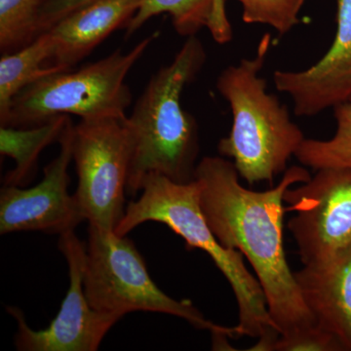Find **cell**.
Listing matches in <instances>:
<instances>
[{
	"mask_svg": "<svg viewBox=\"0 0 351 351\" xmlns=\"http://www.w3.org/2000/svg\"><path fill=\"white\" fill-rule=\"evenodd\" d=\"M97 1L99 0H46L39 15L40 34L49 31L53 25L69 14Z\"/></svg>",
	"mask_w": 351,
	"mask_h": 351,
	"instance_id": "44dd1931",
	"label": "cell"
},
{
	"mask_svg": "<svg viewBox=\"0 0 351 351\" xmlns=\"http://www.w3.org/2000/svg\"><path fill=\"white\" fill-rule=\"evenodd\" d=\"M336 1V36L326 54L308 69L274 75L298 117H314L351 99V0Z\"/></svg>",
	"mask_w": 351,
	"mask_h": 351,
	"instance_id": "8fae6325",
	"label": "cell"
},
{
	"mask_svg": "<svg viewBox=\"0 0 351 351\" xmlns=\"http://www.w3.org/2000/svg\"><path fill=\"white\" fill-rule=\"evenodd\" d=\"M83 285L90 306L101 313L121 317L134 311L170 314L211 332L214 346L237 339L234 327L215 324L189 300L178 301L165 294L152 280L134 242L113 230L89 225Z\"/></svg>",
	"mask_w": 351,
	"mask_h": 351,
	"instance_id": "5b68a950",
	"label": "cell"
},
{
	"mask_svg": "<svg viewBox=\"0 0 351 351\" xmlns=\"http://www.w3.org/2000/svg\"><path fill=\"white\" fill-rule=\"evenodd\" d=\"M73 123L60 138V152L44 168L43 179L29 189L3 186L0 191V233L41 232L63 234L85 221L75 195L69 193Z\"/></svg>",
	"mask_w": 351,
	"mask_h": 351,
	"instance_id": "30bf717a",
	"label": "cell"
},
{
	"mask_svg": "<svg viewBox=\"0 0 351 351\" xmlns=\"http://www.w3.org/2000/svg\"><path fill=\"white\" fill-rule=\"evenodd\" d=\"M288 230L298 246L302 265L334 258L351 246V168L317 170L301 186L288 189Z\"/></svg>",
	"mask_w": 351,
	"mask_h": 351,
	"instance_id": "ba28073f",
	"label": "cell"
},
{
	"mask_svg": "<svg viewBox=\"0 0 351 351\" xmlns=\"http://www.w3.org/2000/svg\"><path fill=\"white\" fill-rule=\"evenodd\" d=\"M343 351L335 337L314 325L279 336L271 351Z\"/></svg>",
	"mask_w": 351,
	"mask_h": 351,
	"instance_id": "ffe728a7",
	"label": "cell"
},
{
	"mask_svg": "<svg viewBox=\"0 0 351 351\" xmlns=\"http://www.w3.org/2000/svg\"><path fill=\"white\" fill-rule=\"evenodd\" d=\"M158 34L147 36L129 52L117 50L77 71L40 78L13 99L0 125L32 127L69 114L80 119L124 117L132 103L127 75Z\"/></svg>",
	"mask_w": 351,
	"mask_h": 351,
	"instance_id": "8992f818",
	"label": "cell"
},
{
	"mask_svg": "<svg viewBox=\"0 0 351 351\" xmlns=\"http://www.w3.org/2000/svg\"><path fill=\"white\" fill-rule=\"evenodd\" d=\"M337 131L330 140L306 138L295 158L313 170L331 167L351 168V99L334 108Z\"/></svg>",
	"mask_w": 351,
	"mask_h": 351,
	"instance_id": "e0dca14e",
	"label": "cell"
},
{
	"mask_svg": "<svg viewBox=\"0 0 351 351\" xmlns=\"http://www.w3.org/2000/svg\"><path fill=\"white\" fill-rule=\"evenodd\" d=\"M69 119V115H61L40 125L1 126L0 154L15 161V168L4 177L3 186H23L31 179L41 152L48 145L59 142Z\"/></svg>",
	"mask_w": 351,
	"mask_h": 351,
	"instance_id": "9a60e30c",
	"label": "cell"
},
{
	"mask_svg": "<svg viewBox=\"0 0 351 351\" xmlns=\"http://www.w3.org/2000/svg\"><path fill=\"white\" fill-rule=\"evenodd\" d=\"M228 0H142L137 13L126 27L129 38L152 18L168 14L173 27L182 36H195L200 29H207L217 43L232 40V24L226 15Z\"/></svg>",
	"mask_w": 351,
	"mask_h": 351,
	"instance_id": "5bb4252c",
	"label": "cell"
},
{
	"mask_svg": "<svg viewBox=\"0 0 351 351\" xmlns=\"http://www.w3.org/2000/svg\"><path fill=\"white\" fill-rule=\"evenodd\" d=\"M59 249L68 263L69 287L56 317L43 330L32 329L17 307L7 311L17 322L15 346L20 351H95L121 316L101 313L90 306L84 285L86 244L75 230L60 235Z\"/></svg>",
	"mask_w": 351,
	"mask_h": 351,
	"instance_id": "9c48e42d",
	"label": "cell"
},
{
	"mask_svg": "<svg viewBox=\"0 0 351 351\" xmlns=\"http://www.w3.org/2000/svg\"><path fill=\"white\" fill-rule=\"evenodd\" d=\"M295 277L316 324L351 351V246L325 262L304 265Z\"/></svg>",
	"mask_w": 351,
	"mask_h": 351,
	"instance_id": "7c38bea8",
	"label": "cell"
},
{
	"mask_svg": "<svg viewBox=\"0 0 351 351\" xmlns=\"http://www.w3.org/2000/svg\"><path fill=\"white\" fill-rule=\"evenodd\" d=\"M141 191L138 199L127 205L115 233L126 237L142 223L156 221L181 237L188 248L207 253L234 293L239 306V324L234 327L237 338L258 339L250 350L271 351L280 332L270 316L265 293L257 277L247 269L244 256L223 247L212 232L201 209L195 180L179 184L162 175L149 174Z\"/></svg>",
	"mask_w": 351,
	"mask_h": 351,
	"instance_id": "3957f363",
	"label": "cell"
},
{
	"mask_svg": "<svg viewBox=\"0 0 351 351\" xmlns=\"http://www.w3.org/2000/svg\"><path fill=\"white\" fill-rule=\"evenodd\" d=\"M124 117L80 119L73 125L75 193L85 221L114 232L125 214L130 144Z\"/></svg>",
	"mask_w": 351,
	"mask_h": 351,
	"instance_id": "52a82bcc",
	"label": "cell"
},
{
	"mask_svg": "<svg viewBox=\"0 0 351 351\" xmlns=\"http://www.w3.org/2000/svg\"><path fill=\"white\" fill-rule=\"evenodd\" d=\"M246 24L267 25L281 36L299 24V14L306 0H237Z\"/></svg>",
	"mask_w": 351,
	"mask_h": 351,
	"instance_id": "d6986e66",
	"label": "cell"
},
{
	"mask_svg": "<svg viewBox=\"0 0 351 351\" xmlns=\"http://www.w3.org/2000/svg\"><path fill=\"white\" fill-rule=\"evenodd\" d=\"M311 178L306 168L293 166L276 186L256 191L240 184L234 164L223 157H203L196 167L195 180L208 226L219 243L240 252L250 263L280 336L317 325L283 245L284 195L293 184Z\"/></svg>",
	"mask_w": 351,
	"mask_h": 351,
	"instance_id": "6da1fadb",
	"label": "cell"
},
{
	"mask_svg": "<svg viewBox=\"0 0 351 351\" xmlns=\"http://www.w3.org/2000/svg\"><path fill=\"white\" fill-rule=\"evenodd\" d=\"M269 44V34H265L255 57L228 66L216 83L232 113V130L219 141L218 151L232 159L239 177L250 186L272 182L285 172L288 161L306 140L288 108L267 93V82L260 76Z\"/></svg>",
	"mask_w": 351,
	"mask_h": 351,
	"instance_id": "277c9868",
	"label": "cell"
},
{
	"mask_svg": "<svg viewBox=\"0 0 351 351\" xmlns=\"http://www.w3.org/2000/svg\"><path fill=\"white\" fill-rule=\"evenodd\" d=\"M142 0H99L69 14L47 31L52 66L71 69L108 36L126 29Z\"/></svg>",
	"mask_w": 351,
	"mask_h": 351,
	"instance_id": "4fadbf2b",
	"label": "cell"
},
{
	"mask_svg": "<svg viewBox=\"0 0 351 351\" xmlns=\"http://www.w3.org/2000/svg\"><path fill=\"white\" fill-rule=\"evenodd\" d=\"M52 59V43L47 32L22 49L1 55L0 59V120L8 112L13 99L25 87L40 78L61 71L57 66H48Z\"/></svg>",
	"mask_w": 351,
	"mask_h": 351,
	"instance_id": "2e32d148",
	"label": "cell"
},
{
	"mask_svg": "<svg viewBox=\"0 0 351 351\" xmlns=\"http://www.w3.org/2000/svg\"><path fill=\"white\" fill-rule=\"evenodd\" d=\"M206 59L202 43L196 36H189L173 61L152 76L126 117L129 195L141 191L149 174L162 175L179 184L195 181L199 128L193 115L182 107L181 97Z\"/></svg>",
	"mask_w": 351,
	"mask_h": 351,
	"instance_id": "7a4b0ae2",
	"label": "cell"
},
{
	"mask_svg": "<svg viewBox=\"0 0 351 351\" xmlns=\"http://www.w3.org/2000/svg\"><path fill=\"white\" fill-rule=\"evenodd\" d=\"M46 0H0V52L10 54L40 36L39 15Z\"/></svg>",
	"mask_w": 351,
	"mask_h": 351,
	"instance_id": "ac0fdd59",
	"label": "cell"
}]
</instances>
